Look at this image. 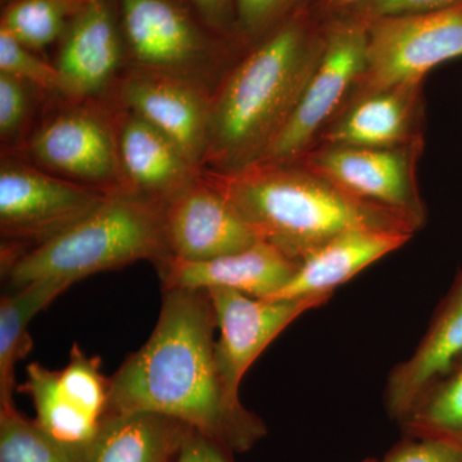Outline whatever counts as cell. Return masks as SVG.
Returning <instances> with one entry per match:
<instances>
[{
    "label": "cell",
    "instance_id": "6da1fadb",
    "mask_svg": "<svg viewBox=\"0 0 462 462\" xmlns=\"http://www.w3.org/2000/svg\"><path fill=\"white\" fill-rule=\"evenodd\" d=\"M215 329L207 291L165 289L151 337L109 379L107 413H161L231 454L249 451L266 436V425L225 391Z\"/></svg>",
    "mask_w": 462,
    "mask_h": 462
},
{
    "label": "cell",
    "instance_id": "7a4b0ae2",
    "mask_svg": "<svg viewBox=\"0 0 462 462\" xmlns=\"http://www.w3.org/2000/svg\"><path fill=\"white\" fill-rule=\"evenodd\" d=\"M325 33V21L306 8L243 51L212 91L203 171H238L260 161L314 72Z\"/></svg>",
    "mask_w": 462,
    "mask_h": 462
},
{
    "label": "cell",
    "instance_id": "3957f363",
    "mask_svg": "<svg viewBox=\"0 0 462 462\" xmlns=\"http://www.w3.org/2000/svg\"><path fill=\"white\" fill-rule=\"evenodd\" d=\"M200 176L223 194L258 240L297 263L345 231L416 233L402 218L348 196L302 162L254 163Z\"/></svg>",
    "mask_w": 462,
    "mask_h": 462
},
{
    "label": "cell",
    "instance_id": "277c9868",
    "mask_svg": "<svg viewBox=\"0 0 462 462\" xmlns=\"http://www.w3.org/2000/svg\"><path fill=\"white\" fill-rule=\"evenodd\" d=\"M169 257L165 203L118 191L65 233L23 252L2 275L14 289L44 279L74 284L139 261L158 266Z\"/></svg>",
    "mask_w": 462,
    "mask_h": 462
},
{
    "label": "cell",
    "instance_id": "5b68a950",
    "mask_svg": "<svg viewBox=\"0 0 462 462\" xmlns=\"http://www.w3.org/2000/svg\"><path fill=\"white\" fill-rule=\"evenodd\" d=\"M117 5L132 69L206 87L211 69L245 51L214 32L185 0H117Z\"/></svg>",
    "mask_w": 462,
    "mask_h": 462
},
{
    "label": "cell",
    "instance_id": "8992f818",
    "mask_svg": "<svg viewBox=\"0 0 462 462\" xmlns=\"http://www.w3.org/2000/svg\"><path fill=\"white\" fill-rule=\"evenodd\" d=\"M106 191L79 184L20 161L0 167L2 270L23 252L65 233L108 199Z\"/></svg>",
    "mask_w": 462,
    "mask_h": 462
},
{
    "label": "cell",
    "instance_id": "52a82bcc",
    "mask_svg": "<svg viewBox=\"0 0 462 462\" xmlns=\"http://www.w3.org/2000/svg\"><path fill=\"white\" fill-rule=\"evenodd\" d=\"M320 60L291 117L256 163H289L315 148L360 81L366 60V21L339 16L325 21Z\"/></svg>",
    "mask_w": 462,
    "mask_h": 462
},
{
    "label": "cell",
    "instance_id": "ba28073f",
    "mask_svg": "<svg viewBox=\"0 0 462 462\" xmlns=\"http://www.w3.org/2000/svg\"><path fill=\"white\" fill-rule=\"evenodd\" d=\"M366 23V60L355 89L422 85L431 69L462 57V7Z\"/></svg>",
    "mask_w": 462,
    "mask_h": 462
},
{
    "label": "cell",
    "instance_id": "9c48e42d",
    "mask_svg": "<svg viewBox=\"0 0 462 462\" xmlns=\"http://www.w3.org/2000/svg\"><path fill=\"white\" fill-rule=\"evenodd\" d=\"M422 144L400 148L318 145L297 162L348 196L396 215L418 231L427 221L416 175Z\"/></svg>",
    "mask_w": 462,
    "mask_h": 462
},
{
    "label": "cell",
    "instance_id": "30bf717a",
    "mask_svg": "<svg viewBox=\"0 0 462 462\" xmlns=\"http://www.w3.org/2000/svg\"><path fill=\"white\" fill-rule=\"evenodd\" d=\"M32 157L42 169L106 193L127 191L114 116L81 105L51 116L32 134Z\"/></svg>",
    "mask_w": 462,
    "mask_h": 462
},
{
    "label": "cell",
    "instance_id": "8fae6325",
    "mask_svg": "<svg viewBox=\"0 0 462 462\" xmlns=\"http://www.w3.org/2000/svg\"><path fill=\"white\" fill-rule=\"evenodd\" d=\"M100 365L98 356H88L75 343L65 369L30 364L26 382L18 387L32 398L35 420L42 430L79 451L93 439L107 415L109 379L100 373Z\"/></svg>",
    "mask_w": 462,
    "mask_h": 462
},
{
    "label": "cell",
    "instance_id": "7c38bea8",
    "mask_svg": "<svg viewBox=\"0 0 462 462\" xmlns=\"http://www.w3.org/2000/svg\"><path fill=\"white\" fill-rule=\"evenodd\" d=\"M207 293L220 331L215 346L216 364L225 391L234 401H240L243 376L267 346L300 315L325 305L331 298L269 300L230 289H209Z\"/></svg>",
    "mask_w": 462,
    "mask_h": 462
},
{
    "label": "cell",
    "instance_id": "4fadbf2b",
    "mask_svg": "<svg viewBox=\"0 0 462 462\" xmlns=\"http://www.w3.org/2000/svg\"><path fill=\"white\" fill-rule=\"evenodd\" d=\"M211 96L205 85L138 69L117 84L120 107L167 136L200 172L208 148Z\"/></svg>",
    "mask_w": 462,
    "mask_h": 462
},
{
    "label": "cell",
    "instance_id": "5bb4252c",
    "mask_svg": "<svg viewBox=\"0 0 462 462\" xmlns=\"http://www.w3.org/2000/svg\"><path fill=\"white\" fill-rule=\"evenodd\" d=\"M54 45L63 97L85 102L105 93L127 62L117 0H88Z\"/></svg>",
    "mask_w": 462,
    "mask_h": 462
},
{
    "label": "cell",
    "instance_id": "9a60e30c",
    "mask_svg": "<svg viewBox=\"0 0 462 462\" xmlns=\"http://www.w3.org/2000/svg\"><path fill=\"white\" fill-rule=\"evenodd\" d=\"M421 85L355 89L318 145L400 148L422 141Z\"/></svg>",
    "mask_w": 462,
    "mask_h": 462
},
{
    "label": "cell",
    "instance_id": "2e32d148",
    "mask_svg": "<svg viewBox=\"0 0 462 462\" xmlns=\"http://www.w3.org/2000/svg\"><path fill=\"white\" fill-rule=\"evenodd\" d=\"M165 231L170 254L184 261L211 260L258 242L236 208L202 176L166 203Z\"/></svg>",
    "mask_w": 462,
    "mask_h": 462
},
{
    "label": "cell",
    "instance_id": "e0dca14e",
    "mask_svg": "<svg viewBox=\"0 0 462 462\" xmlns=\"http://www.w3.org/2000/svg\"><path fill=\"white\" fill-rule=\"evenodd\" d=\"M296 261L258 240L251 247L205 261L169 257L158 264L165 289H230L247 296L270 298L296 273Z\"/></svg>",
    "mask_w": 462,
    "mask_h": 462
},
{
    "label": "cell",
    "instance_id": "ac0fdd59",
    "mask_svg": "<svg viewBox=\"0 0 462 462\" xmlns=\"http://www.w3.org/2000/svg\"><path fill=\"white\" fill-rule=\"evenodd\" d=\"M460 360L462 270L413 354L392 370L384 398L388 415L400 424L428 388Z\"/></svg>",
    "mask_w": 462,
    "mask_h": 462
},
{
    "label": "cell",
    "instance_id": "d6986e66",
    "mask_svg": "<svg viewBox=\"0 0 462 462\" xmlns=\"http://www.w3.org/2000/svg\"><path fill=\"white\" fill-rule=\"evenodd\" d=\"M120 112L114 120L127 191L166 205L199 180L202 172L167 136L132 112Z\"/></svg>",
    "mask_w": 462,
    "mask_h": 462
},
{
    "label": "cell",
    "instance_id": "ffe728a7",
    "mask_svg": "<svg viewBox=\"0 0 462 462\" xmlns=\"http://www.w3.org/2000/svg\"><path fill=\"white\" fill-rule=\"evenodd\" d=\"M412 233L394 229H354L328 240L303 258L296 273L269 300L329 296L370 264L406 245Z\"/></svg>",
    "mask_w": 462,
    "mask_h": 462
},
{
    "label": "cell",
    "instance_id": "44dd1931",
    "mask_svg": "<svg viewBox=\"0 0 462 462\" xmlns=\"http://www.w3.org/2000/svg\"><path fill=\"white\" fill-rule=\"evenodd\" d=\"M193 431L161 413H107L79 462H172Z\"/></svg>",
    "mask_w": 462,
    "mask_h": 462
},
{
    "label": "cell",
    "instance_id": "7402d4cb",
    "mask_svg": "<svg viewBox=\"0 0 462 462\" xmlns=\"http://www.w3.org/2000/svg\"><path fill=\"white\" fill-rule=\"evenodd\" d=\"M71 282L44 279L30 282L0 300V409H16V364L32 348L29 325L33 316L47 309Z\"/></svg>",
    "mask_w": 462,
    "mask_h": 462
},
{
    "label": "cell",
    "instance_id": "603a6c76",
    "mask_svg": "<svg viewBox=\"0 0 462 462\" xmlns=\"http://www.w3.org/2000/svg\"><path fill=\"white\" fill-rule=\"evenodd\" d=\"M400 425L404 437L462 443V360L428 388Z\"/></svg>",
    "mask_w": 462,
    "mask_h": 462
},
{
    "label": "cell",
    "instance_id": "cb8c5ba5",
    "mask_svg": "<svg viewBox=\"0 0 462 462\" xmlns=\"http://www.w3.org/2000/svg\"><path fill=\"white\" fill-rule=\"evenodd\" d=\"M88 0H8L2 7L0 29L30 50L56 44L67 23Z\"/></svg>",
    "mask_w": 462,
    "mask_h": 462
},
{
    "label": "cell",
    "instance_id": "d4e9b609",
    "mask_svg": "<svg viewBox=\"0 0 462 462\" xmlns=\"http://www.w3.org/2000/svg\"><path fill=\"white\" fill-rule=\"evenodd\" d=\"M80 454L17 409H0V462H79Z\"/></svg>",
    "mask_w": 462,
    "mask_h": 462
},
{
    "label": "cell",
    "instance_id": "484cf974",
    "mask_svg": "<svg viewBox=\"0 0 462 462\" xmlns=\"http://www.w3.org/2000/svg\"><path fill=\"white\" fill-rule=\"evenodd\" d=\"M314 0H236V39L245 48L254 47L275 32Z\"/></svg>",
    "mask_w": 462,
    "mask_h": 462
},
{
    "label": "cell",
    "instance_id": "4316f807",
    "mask_svg": "<svg viewBox=\"0 0 462 462\" xmlns=\"http://www.w3.org/2000/svg\"><path fill=\"white\" fill-rule=\"evenodd\" d=\"M0 72L14 76L33 89L62 96L60 75L53 63L42 60L38 51L30 50L3 29H0Z\"/></svg>",
    "mask_w": 462,
    "mask_h": 462
},
{
    "label": "cell",
    "instance_id": "83f0119b",
    "mask_svg": "<svg viewBox=\"0 0 462 462\" xmlns=\"http://www.w3.org/2000/svg\"><path fill=\"white\" fill-rule=\"evenodd\" d=\"M29 84L0 72V136L9 142L20 135L32 111Z\"/></svg>",
    "mask_w": 462,
    "mask_h": 462
},
{
    "label": "cell",
    "instance_id": "f1b7e54d",
    "mask_svg": "<svg viewBox=\"0 0 462 462\" xmlns=\"http://www.w3.org/2000/svg\"><path fill=\"white\" fill-rule=\"evenodd\" d=\"M380 462H462V443L404 437Z\"/></svg>",
    "mask_w": 462,
    "mask_h": 462
},
{
    "label": "cell",
    "instance_id": "f546056e",
    "mask_svg": "<svg viewBox=\"0 0 462 462\" xmlns=\"http://www.w3.org/2000/svg\"><path fill=\"white\" fill-rule=\"evenodd\" d=\"M461 5L462 0H366L342 16L346 14V16L370 21L374 18L396 16V14L442 11V9L455 8Z\"/></svg>",
    "mask_w": 462,
    "mask_h": 462
},
{
    "label": "cell",
    "instance_id": "4dcf8cb0",
    "mask_svg": "<svg viewBox=\"0 0 462 462\" xmlns=\"http://www.w3.org/2000/svg\"><path fill=\"white\" fill-rule=\"evenodd\" d=\"M185 2L214 32L239 42L236 39V0H185Z\"/></svg>",
    "mask_w": 462,
    "mask_h": 462
},
{
    "label": "cell",
    "instance_id": "1f68e13d",
    "mask_svg": "<svg viewBox=\"0 0 462 462\" xmlns=\"http://www.w3.org/2000/svg\"><path fill=\"white\" fill-rule=\"evenodd\" d=\"M231 452L194 430L172 462H231Z\"/></svg>",
    "mask_w": 462,
    "mask_h": 462
},
{
    "label": "cell",
    "instance_id": "d6a6232c",
    "mask_svg": "<svg viewBox=\"0 0 462 462\" xmlns=\"http://www.w3.org/2000/svg\"><path fill=\"white\" fill-rule=\"evenodd\" d=\"M366 0H314L312 12L322 21L342 16Z\"/></svg>",
    "mask_w": 462,
    "mask_h": 462
},
{
    "label": "cell",
    "instance_id": "836d02e7",
    "mask_svg": "<svg viewBox=\"0 0 462 462\" xmlns=\"http://www.w3.org/2000/svg\"><path fill=\"white\" fill-rule=\"evenodd\" d=\"M7 2H8V0H2V5H5V3H7Z\"/></svg>",
    "mask_w": 462,
    "mask_h": 462
},
{
    "label": "cell",
    "instance_id": "e575fe53",
    "mask_svg": "<svg viewBox=\"0 0 462 462\" xmlns=\"http://www.w3.org/2000/svg\"><path fill=\"white\" fill-rule=\"evenodd\" d=\"M364 462H379V461H375V460H366V461H364Z\"/></svg>",
    "mask_w": 462,
    "mask_h": 462
},
{
    "label": "cell",
    "instance_id": "d590c367",
    "mask_svg": "<svg viewBox=\"0 0 462 462\" xmlns=\"http://www.w3.org/2000/svg\"><path fill=\"white\" fill-rule=\"evenodd\" d=\"M458 7H462V5H458Z\"/></svg>",
    "mask_w": 462,
    "mask_h": 462
}]
</instances>
